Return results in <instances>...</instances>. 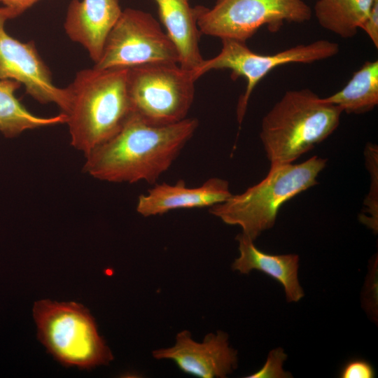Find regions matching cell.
<instances>
[{
    "label": "cell",
    "mask_w": 378,
    "mask_h": 378,
    "mask_svg": "<svg viewBox=\"0 0 378 378\" xmlns=\"http://www.w3.org/2000/svg\"><path fill=\"white\" fill-rule=\"evenodd\" d=\"M201 34L246 42L267 25L271 31L284 22L302 23L311 19V8L302 0H216L211 8L195 7Z\"/></svg>",
    "instance_id": "52a82bcc"
},
{
    "label": "cell",
    "mask_w": 378,
    "mask_h": 378,
    "mask_svg": "<svg viewBox=\"0 0 378 378\" xmlns=\"http://www.w3.org/2000/svg\"><path fill=\"white\" fill-rule=\"evenodd\" d=\"M340 377L342 378H373L374 369L372 365L363 359H354L342 368Z\"/></svg>",
    "instance_id": "44dd1931"
},
{
    "label": "cell",
    "mask_w": 378,
    "mask_h": 378,
    "mask_svg": "<svg viewBox=\"0 0 378 378\" xmlns=\"http://www.w3.org/2000/svg\"><path fill=\"white\" fill-rule=\"evenodd\" d=\"M368 34L376 48H378V0H374L370 13L360 28Z\"/></svg>",
    "instance_id": "7402d4cb"
},
{
    "label": "cell",
    "mask_w": 378,
    "mask_h": 378,
    "mask_svg": "<svg viewBox=\"0 0 378 378\" xmlns=\"http://www.w3.org/2000/svg\"><path fill=\"white\" fill-rule=\"evenodd\" d=\"M20 86L13 80L0 79V132L6 137H15L27 130L66 123V116L62 113L46 118L29 112L15 95Z\"/></svg>",
    "instance_id": "e0dca14e"
},
{
    "label": "cell",
    "mask_w": 378,
    "mask_h": 378,
    "mask_svg": "<svg viewBox=\"0 0 378 378\" xmlns=\"http://www.w3.org/2000/svg\"><path fill=\"white\" fill-rule=\"evenodd\" d=\"M327 160L317 155L298 164L271 165L267 176L244 192L232 195L209 208V212L229 225L239 226L241 233L255 241L274 227L281 206L318 184L317 177Z\"/></svg>",
    "instance_id": "277c9868"
},
{
    "label": "cell",
    "mask_w": 378,
    "mask_h": 378,
    "mask_svg": "<svg viewBox=\"0 0 378 378\" xmlns=\"http://www.w3.org/2000/svg\"><path fill=\"white\" fill-rule=\"evenodd\" d=\"M33 316L38 340L64 366L91 370L113 360L94 318L83 305L39 300L34 305Z\"/></svg>",
    "instance_id": "5b68a950"
},
{
    "label": "cell",
    "mask_w": 378,
    "mask_h": 378,
    "mask_svg": "<svg viewBox=\"0 0 378 378\" xmlns=\"http://www.w3.org/2000/svg\"><path fill=\"white\" fill-rule=\"evenodd\" d=\"M374 0H318L314 15L324 29L342 38L354 37L368 17Z\"/></svg>",
    "instance_id": "ac0fdd59"
},
{
    "label": "cell",
    "mask_w": 378,
    "mask_h": 378,
    "mask_svg": "<svg viewBox=\"0 0 378 378\" xmlns=\"http://www.w3.org/2000/svg\"><path fill=\"white\" fill-rule=\"evenodd\" d=\"M322 99L347 113L374 109L378 104V60L365 62L341 90Z\"/></svg>",
    "instance_id": "2e32d148"
},
{
    "label": "cell",
    "mask_w": 378,
    "mask_h": 378,
    "mask_svg": "<svg viewBox=\"0 0 378 378\" xmlns=\"http://www.w3.org/2000/svg\"><path fill=\"white\" fill-rule=\"evenodd\" d=\"M4 8V6L0 7V11Z\"/></svg>",
    "instance_id": "cb8c5ba5"
},
{
    "label": "cell",
    "mask_w": 378,
    "mask_h": 378,
    "mask_svg": "<svg viewBox=\"0 0 378 378\" xmlns=\"http://www.w3.org/2000/svg\"><path fill=\"white\" fill-rule=\"evenodd\" d=\"M232 195L227 181L210 178L201 186L188 188L183 180L175 184H155L145 195H139L136 211L144 217L162 215L172 210L211 207Z\"/></svg>",
    "instance_id": "7c38bea8"
},
{
    "label": "cell",
    "mask_w": 378,
    "mask_h": 378,
    "mask_svg": "<svg viewBox=\"0 0 378 378\" xmlns=\"http://www.w3.org/2000/svg\"><path fill=\"white\" fill-rule=\"evenodd\" d=\"M199 125L197 119L171 125L149 124L133 113L108 140L85 155L83 170L97 179L156 183L169 169Z\"/></svg>",
    "instance_id": "6da1fadb"
},
{
    "label": "cell",
    "mask_w": 378,
    "mask_h": 378,
    "mask_svg": "<svg viewBox=\"0 0 378 378\" xmlns=\"http://www.w3.org/2000/svg\"><path fill=\"white\" fill-rule=\"evenodd\" d=\"M127 68L82 69L67 86L71 144L85 155L115 135L132 114Z\"/></svg>",
    "instance_id": "7a4b0ae2"
},
{
    "label": "cell",
    "mask_w": 378,
    "mask_h": 378,
    "mask_svg": "<svg viewBox=\"0 0 378 378\" xmlns=\"http://www.w3.org/2000/svg\"><path fill=\"white\" fill-rule=\"evenodd\" d=\"M236 239L239 255L232 264L234 271L248 274L253 270H258L271 276L283 286L288 302H298L304 296L298 279V255L268 254L258 249L254 241L241 232Z\"/></svg>",
    "instance_id": "5bb4252c"
},
{
    "label": "cell",
    "mask_w": 378,
    "mask_h": 378,
    "mask_svg": "<svg viewBox=\"0 0 378 378\" xmlns=\"http://www.w3.org/2000/svg\"><path fill=\"white\" fill-rule=\"evenodd\" d=\"M222 48L215 57L204 59L192 71L197 80L212 70L228 69L233 80L243 77L246 80L244 93L237 107L238 122L241 123L248 100L257 84L276 67L290 63L310 64L328 59L339 52L337 43L328 40H318L306 45L284 50L272 55H261L252 51L246 42L223 38Z\"/></svg>",
    "instance_id": "ba28073f"
},
{
    "label": "cell",
    "mask_w": 378,
    "mask_h": 378,
    "mask_svg": "<svg viewBox=\"0 0 378 378\" xmlns=\"http://www.w3.org/2000/svg\"><path fill=\"white\" fill-rule=\"evenodd\" d=\"M122 10L118 0H71L64 23L65 32L95 63Z\"/></svg>",
    "instance_id": "4fadbf2b"
},
{
    "label": "cell",
    "mask_w": 378,
    "mask_h": 378,
    "mask_svg": "<svg viewBox=\"0 0 378 378\" xmlns=\"http://www.w3.org/2000/svg\"><path fill=\"white\" fill-rule=\"evenodd\" d=\"M157 360H171L183 372L200 378H225L237 368V351L222 330L210 332L202 342L192 339L189 330L178 332L173 346L154 350Z\"/></svg>",
    "instance_id": "8fae6325"
},
{
    "label": "cell",
    "mask_w": 378,
    "mask_h": 378,
    "mask_svg": "<svg viewBox=\"0 0 378 378\" xmlns=\"http://www.w3.org/2000/svg\"><path fill=\"white\" fill-rule=\"evenodd\" d=\"M166 33L179 55V65L195 71L204 59L200 48L199 30L195 7L190 0H153Z\"/></svg>",
    "instance_id": "9a60e30c"
},
{
    "label": "cell",
    "mask_w": 378,
    "mask_h": 378,
    "mask_svg": "<svg viewBox=\"0 0 378 378\" xmlns=\"http://www.w3.org/2000/svg\"><path fill=\"white\" fill-rule=\"evenodd\" d=\"M342 113L309 89L286 91L261 122L260 138L271 165L293 163L324 141Z\"/></svg>",
    "instance_id": "3957f363"
},
{
    "label": "cell",
    "mask_w": 378,
    "mask_h": 378,
    "mask_svg": "<svg viewBox=\"0 0 378 378\" xmlns=\"http://www.w3.org/2000/svg\"><path fill=\"white\" fill-rule=\"evenodd\" d=\"M287 354L281 347L271 350L263 366L257 372L246 377L247 378H288L292 374L283 368Z\"/></svg>",
    "instance_id": "ffe728a7"
},
{
    "label": "cell",
    "mask_w": 378,
    "mask_h": 378,
    "mask_svg": "<svg viewBox=\"0 0 378 378\" xmlns=\"http://www.w3.org/2000/svg\"><path fill=\"white\" fill-rule=\"evenodd\" d=\"M196 80L192 71L178 63L155 62L129 68L127 84L132 113L155 125L186 119L194 101Z\"/></svg>",
    "instance_id": "8992f818"
},
{
    "label": "cell",
    "mask_w": 378,
    "mask_h": 378,
    "mask_svg": "<svg viewBox=\"0 0 378 378\" xmlns=\"http://www.w3.org/2000/svg\"><path fill=\"white\" fill-rule=\"evenodd\" d=\"M16 17L6 7L0 11V79L18 82L34 99L41 104L54 103L64 113L69 102L67 87L54 85L50 70L34 42H22L6 32V22Z\"/></svg>",
    "instance_id": "30bf717a"
},
{
    "label": "cell",
    "mask_w": 378,
    "mask_h": 378,
    "mask_svg": "<svg viewBox=\"0 0 378 378\" xmlns=\"http://www.w3.org/2000/svg\"><path fill=\"white\" fill-rule=\"evenodd\" d=\"M155 62H179L178 50L149 13L127 8L108 32L97 69L131 68Z\"/></svg>",
    "instance_id": "9c48e42d"
},
{
    "label": "cell",
    "mask_w": 378,
    "mask_h": 378,
    "mask_svg": "<svg viewBox=\"0 0 378 378\" xmlns=\"http://www.w3.org/2000/svg\"><path fill=\"white\" fill-rule=\"evenodd\" d=\"M40 0H0L3 6L12 10L16 16L21 15Z\"/></svg>",
    "instance_id": "603a6c76"
},
{
    "label": "cell",
    "mask_w": 378,
    "mask_h": 378,
    "mask_svg": "<svg viewBox=\"0 0 378 378\" xmlns=\"http://www.w3.org/2000/svg\"><path fill=\"white\" fill-rule=\"evenodd\" d=\"M365 166L370 174V192L365 198L364 210L360 214V220L374 233L378 230V148L372 143L366 144L364 150Z\"/></svg>",
    "instance_id": "d6986e66"
}]
</instances>
